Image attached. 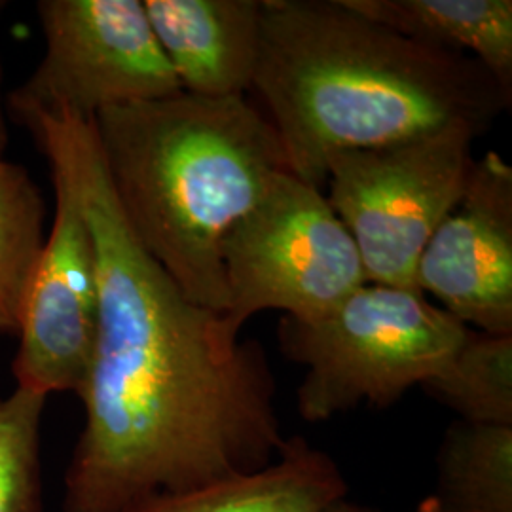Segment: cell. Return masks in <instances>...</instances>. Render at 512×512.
Instances as JSON below:
<instances>
[{"label": "cell", "mask_w": 512, "mask_h": 512, "mask_svg": "<svg viewBox=\"0 0 512 512\" xmlns=\"http://www.w3.org/2000/svg\"><path fill=\"white\" fill-rule=\"evenodd\" d=\"M92 230L99 317L78 397L86 425L65 475V512H126L274 463L285 437L268 355L224 313L190 302L133 238L92 120H42Z\"/></svg>", "instance_id": "obj_1"}, {"label": "cell", "mask_w": 512, "mask_h": 512, "mask_svg": "<svg viewBox=\"0 0 512 512\" xmlns=\"http://www.w3.org/2000/svg\"><path fill=\"white\" fill-rule=\"evenodd\" d=\"M296 179L323 188L336 152L384 147L511 107L471 55L425 46L342 0H262L255 84Z\"/></svg>", "instance_id": "obj_2"}, {"label": "cell", "mask_w": 512, "mask_h": 512, "mask_svg": "<svg viewBox=\"0 0 512 512\" xmlns=\"http://www.w3.org/2000/svg\"><path fill=\"white\" fill-rule=\"evenodd\" d=\"M92 122L133 238L190 302L224 313L222 241L289 171L268 116L247 97L181 92L101 110Z\"/></svg>", "instance_id": "obj_3"}, {"label": "cell", "mask_w": 512, "mask_h": 512, "mask_svg": "<svg viewBox=\"0 0 512 512\" xmlns=\"http://www.w3.org/2000/svg\"><path fill=\"white\" fill-rule=\"evenodd\" d=\"M467 330L416 289L366 281L321 317L283 315L277 338L289 361L306 366L298 410L317 423L401 401L450 361Z\"/></svg>", "instance_id": "obj_4"}, {"label": "cell", "mask_w": 512, "mask_h": 512, "mask_svg": "<svg viewBox=\"0 0 512 512\" xmlns=\"http://www.w3.org/2000/svg\"><path fill=\"white\" fill-rule=\"evenodd\" d=\"M476 137L471 124L458 120L330 156L327 200L359 249L366 281L416 289L421 251L469 183Z\"/></svg>", "instance_id": "obj_5"}, {"label": "cell", "mask_w": 512, "mask_h": 512, "mask_svg": "<svg viewBox=\"0 0 512 512\" xmlns=\"http://www.w3.org/2000/svg\"><path fill=\"white\" fill-rule=\"evenodd\" d=\"M234 329L262 311L315 319L366 283L363 260L321 188L285 171L222 241Z\"/></svg>", "instance_id": "obj_6"}, {"label": "cell", "mask_w": 512, "mask_h": 512, "mask_svg": "<svg viewBox=\"0 0 512 512\" xmlns=\"http://www.w3.org/2000/svg\"><path fill=\"white\" fill-rule=\"evenodd\" d=\"M37 14L44 55L6 95V112L23 128L181 93L143 0H40Z\"/></svg>", "instance_id": "obj_7"}, {"label": "cell", "mask_w": 512, "mask_h": 512, "mask_svg": "<svg viewBox=\"0 0 512 512\" xmlns=\"http://www.w3.org/2000/svg\"><path fill=\"white\" fill-rule=\"evenodd\" d=\"M52 167L55 211L50 234L21 311L12 372L16 389L48 399L78 395L92 359L99 285L92 230L65 162L44 150Z\"/></svg>", "instance_id": "obj_8"}, {"label": "cell", "mask_w": 512, "mask_h": 512, "mask_svg": "<svg viewBox=\"0 0 512 512\" xmlns=\"http://www.w3.org/2000/svg\"><path fill=\"white\" fill-rule=\"evenodd\" d=\"M414 287L469 329L512 334V167L494 150L421 251Z\"/></svg>", "instance_id": "obj_9"}, {"label": "cell", "mask_w": 512, "mask_h": 512, "mask_svg": "<svg viewBox=\"0 0 512 512\" xmlns=\"http://www.w3.org/2000/svg\"><path fill=\"white\" fill-rule=\"evenodd\" d=\"M181 92L245 97L255 84L262 0H143Z\"/></svg>", "instance_id": "obj_10"}, {"label": "cell", "mask_w": 512, "mask_h": 512, "mask_svg": "<svg viewBox=\"0 0 512 512\" xmlns=\"http://www.w3.org/2000/svg\"><path fill=\"white\" fill-rule=\"evenodd\" d=\"M344 497L348 484L338 463L304 437H285L264 469L156 495L126 512H325Z\"/></svg>", "instance_id": "obj_11"}, {"label": "cell", "mask_w": 512, "mask_h": 512, "mask_svg": "<svg viewBox=\"0 0 512 512\" xmlns=\"http://www.w3.org/2000/svg\"><path fill=\"white\" fill-rule=\"evenodd\" d=\"M425 46L471 55L512 95L511 0H342Z\"/></svg>", "instance_id": "obj_12"}, {"label": "cell", "mask_w": 512, "mask_h": 512, "mask_svg": "<svg viewBox=\"0 0 512 512\" xmlns=\"http://www.w3.org/2000/svg\"><path fill=\"white\" fill-rule=\"evenodd\" d=\"M420 512H512V427L454 421Z\"/></svg>", "instance_id": "obj_13"}, {"label": "cell", "mask_w": 512, "mask_h": 512, "mask_svg": "<svg viewBox=\"0 0 512 512\" xmlns=\"http://www.w3.org/2000/svg\"><path fill=\"white\" fill-rule=\"evenodd\" d=\"M421 389L461 421L512 427V334L469 329Z\"/></svg>", "instance_id": "obj_14"}, {"label": "cell", "mask_w": 512, "mask_h": 512, "mask_svg": "<svg viewBox=\"0 0 512 512\" xmlns=\"http://www.w3.org/2000/svg\"><path fill=\"white\" fill-rule=\"evenodd\" d=\"M46 207L23 165L0 154V334H18L19 321L42 255Z\"/></svg>", "instance_id": "obj_15"}, {"label": "cell", "mask_w": 512, "mask_h": 512, "mask_svg": "<svg viewBox=\"0 0 512 512\" xmlns=\"http://www.w3.org/2000/svg\"><path fill=\"white\" fill-rule=\"evenodd\" d=\"M44 408L46 397L23 389L0 397V512H42Z\"/></svg>", "instance_id": "obj_16"}, {"label": "cell", "mask_w": 512, "mask_h": 512, "mask_svg": "<svg viewBox=\"0 0 512 512\" xmlns=\"http://www.w3.org/2000/svg\"><path fill=\"white\" fill-rule=\"evenodd\" d=\"M6 2L0 0V12L4 10ZM4 78H2V61H0V154L4 156V150L8 147V112H6V95H4Z\"/></svg>", "instance_id": "obj_17"}, {"label": "cell", "mask_w": 512, "mask_h": 512, "mask_svg": "<svg viewBox=\"0 0 512 512\" xmlns=\"http://www.w3.org/2000/svg\"><path fill=\"white\" fill-rule=\"evenodd\" d=\"M325 512H384L378 511V509H374V507H366V505H361V503H353V501H349L348 497H344V499H340V501H336V503H332L329 509Z\"/></svg>", "instance_id": "obj_18"}]
</instances>
